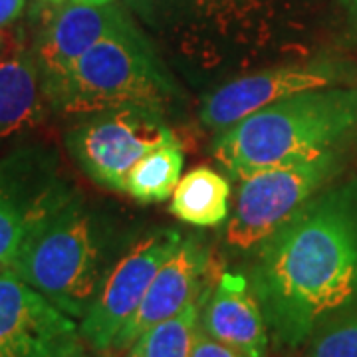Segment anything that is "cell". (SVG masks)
I'll return each instance as SVG.
<instances>
[{
    "instance_id": "obj_13",
    "label": "cell",
    "mask_w": 357,
    "mask_h": 357,
    "mask_svg": "<svg viewBox=\"0 0 357 357\" xmlns=\"http://www.w3.org/2000/svg\"><path fill=\"white\" fill-rule=\"evenodd\" d=\"M201 328L246 357H268L270 328L250 278L220 272L201 310Z\"/></svg>"
},
{
    "instance_id": "obj_19",
    "label": "cell",
    "mask_w": 357,
    "mask_h": 357,
    "mask_svg": "<svg viewBox=\"0 0 357 357\" xmlns=\"http://www.w3.org/2000/svg\"><path fill=\"white\" fill-rule=\"evenodd\" d=\"M30 234L24 211L0 191V268H10Z\"/></svg>"
},
{
    "instance_id": "obj_3",
    "label": "cell",
    "mask_w": 357,
    "mask_h": 357,
    "mask_svg": "<svg viewBox=\"0 0 357 357\" xmlns=\"http://www.w3.org/2000/svg\"><path fill=\"white\" fill-rule=\"evenodd\" d=\"M109 268L98 218L74 197L28 234L10 270L68 316L82 319Z\"/></svg>"
},
{
    "instance_id": "obj_16",
    "label": "cell",
    "mask_w": 357,
    "mask_h": 357,
    "mask_svg": "<svg viewBox=\"0 0 357 357\" xmlns=\"http://www.w3.org/2000/svg\"><path fill=\"white\" fill-rule=\"evenodd\" d=\"M213 284L181 314L145 330L128 349V357H191L201 310Z\"/></svg>"
},
{
    "instance_id": "obj_11",
    "label": "cell",
    "mask_w": 357,
    "mask_h": 357,
    "mask_svg": "<svg viewBox=\"0 0 357 357\" xmlns=\"http://www.w3.org/2000/svg\"><path fill=\"white\" fill-rule=\"evenodd\" d=\"M342 68L330 62H306L268 68L236 77L215 89L203 103L201 119L206 128L225 131L258 109L302 91L332 88L342 79Z\"/></svg>"
},
{
    "instance_id": "obj_12",
    "label": "cell",
    "mask_w": 357,
    "mask_h": 357,
    "mask_svg": "<svg viewBox=\"0 0 357 357\" xmlns=\"http://www.w3.org/2000/svg\"><path fill=\"white\" fill-rule=\"evenodd\" d=\"M211 250L197 238L181 241L177 250L157 270L137 312L129 318L112 351H128L141 333L181 314L208 288Z\"/></svg>"
},
{
    "instance_id": "obj_27",
    "label": "cell",
    "mask_w": 357,
    "mask_h": 357,
    "mask_svg": "<svg viewBox=\"0 0 357 357\" xmlns=\"http://www.w3.org/2000/svg\"><path fill=\"white\" fill-rule=\"evenodd\" d=\"M354 6H356V13H357V0H354Z\"/></svg>"
},
{
    "instance_id": "obj_23",
    "label": "cell",
    "mask_w": 357,
    "mask_h": 357,
    "mask_svg": "<svg viewBox=\"0 0 357 357\" xmlns=\"http://www.w3.org/2000/svg\"><path fill=\"white\" fill-rule=\"evenodd\" d=\"M14 36H16V34H13L8 28H6V30H0V58L4 56V52L8 50V46L13 44Z\"/></svg>"
},
{
    "instance_id": "obj_1",
    "label": "cell",
    "mask_w": 357,
    "mask_h": 357,
    "mask_svg": "<svg viewBox=\"0 0 357 357\" xmlns=\"http://www.w3.org/2000/svg\"><path fill=\"white\" fill-rule=\"evenodd\" d=\"M250 284L278 344L298 347L357 302V181L307 201L256 248Z\"/></svg>"
},
{
    "instance_id": "obj_8",
    "label": "cell",
    "mask_w": 357,
    "mask_h": 357,
    "mask_svg": "<svg viewBox=\"0 0 357 357\" xmlns=\"http://www.w3.org/2000/svg\"><path fill=\"white\" fill-rule=\"evenodd\" d=\"M304 0H181L175 30L192 52L264 48L290 28Z\"/></svg>"
},
{
    "instance_id": "obj_6",
    "label": "cell",
    "mask_w": 357,
    "mask_h": 357,
    "mask_svg": "<svg viewBox=\"0 0 357 357\" xmlns=\"http://www.w3.org/2000/svg\"><path fill=\"white\" fill-rule=\"evenodd\" d=\"M342 169V151L260 169L238 178L236 206L227 225V244L255 250L316 197Z\"/></svg>"
},
{
    "instance_id": "obj_20",
    "label": "cell",
    "mask_w": 357,
    "mask_h": 357,
    "mask_svg": "<svg viewBox=\"0 0 357 357\" xmlns=\"http://www.w3.org/2000/svg\"><path fill=\"white\" fill-rule=\"evenodd\" d=\"M131 6L157 28L175 26L181 0H129Z\"/></svg>"
},
{
    "instance_id": "obj_22",
    "label": "cell",
    "mask_w": 357,
    "mask_h": 357,
    "mask_svg": "<svg viewBox=\"0 0 357 357\" xmlns=\"http://www.w3.org/2000/svg\"><path fill=\"white\" fill-rule=\"evenodd\" d=\"M26 0H0V30L14 24L24 10Z\"/></svg>"
},
{
    "instance_id": "obj_9",
    "label": "cell",
    "mask_w": 357,
    "mask_h": 357,
    "mask_svg": "<svg viewBox=\"0 0 357 357\" xmlns=\"http://www.w3.org/2000/svg\"><path fill=\"white\" fill-rule=\"evenodd\" d=\"M79 326L10 268L0 270V357H77Z\"/></svg>"
},
{
    "instance_id": "obj_18",
    "label": "cell",
    "mask_w": 357,
    "mask_h": 357,
    "mask_svg": "<svg viewBox=\"0 0 357 357\" xmlns=\"http://www.w3.org/2000/svg\"><path fill=\"white\" fill-rule=\"evenodd\" d=\"M306 357H357V302L333 314L312 333Z\"/></svg>"
},
{
    "instance_id": "obj_17",
    "label": "cell",
    "mask_w": 357,
    "mask_h": 357,
    "mask_svg": "<svg viewBox=\"0 0 357 357\" xmlns=\"http://www.w3.org/2000/svg\"><path fill=\"white\" fill-rule=\"evenodd\" d=\"M185 155L178 141L153 149L129 171L126 192L139 203H161L177 189Z\"/></svg>"
},
{
    "instance_id": "obj_10",
    "label": "cell",
    "mask_w": 357,
    "mask_h": 357,
    "mask_svg": "<svg viewBox=\"0 0 357 357\" xmlns=\"http://www.w3.org/2000/svg\"><path fill=\"white\" fill-rule=\"evenodd\" d=\"M131 20L119 6L112 4H60L46 20L34 42L42 91L54 102L72 68L86 52L107 34L128 26Z\"/></svg>"
},
{
    "instance_id": "obj_5",
    "label": "cell",
    "mask_w": 357,
    "mask_h": 357,
    "mask_svg": "<svg viewBox=\"0 0 357 357\" xmlns=\"http://www.w3.org/2000/svg\"><path fill=\"white\" fill-rule=\"evenodd\" d=\"M175 141L161 107L128 103L82 115L66 133V147L93 183L126 192L128 175L153 149Z\"/></svg>"
},
{
    "instance_id": "obj_14",
    "label": "cell",
    "mask_w": 357,
    "mask_h": 357,
    "mask_svg": "<svg viewBox=\"0 0 357 357\" xmlns=\"http://www.w3.org/2000/svg\"><path fill=\"white\" fill-rule=\"evenodd\" d=\"M42 100L46 98L34 52L14 36L0 58V141L38 126Z\"/></svg>"
},
{
    "instance_id": "obj_15",
    "label": "cell",
    "mask_w": 357,
    "mask_h": 357,
    "mask_svg": "<svg viewBox=\"0 0 357 357\" xmlns=\"http://www.w3.org/2000/svg\"><path fill=\"white\" fill-rule=\"evenodd\" d=\"M229 181L211 167H197L181 177L169 213L192 227H217L229 218Z\"/></svg>"
},
{
    "instance_id": "obj_7",
    "label": "cell",
    "mask_w": 357,
    "mask_h": 357,
    "mask_svg": "<svg viewBox=\"0 0 357 357\" xmlns=\"http://www.w3.org/2000/svg\"><path fill=\"white\" fill-rule=\"evenodd\" d=\"M181 241L177 230H155L107 270L86 316L79 319L82 340L91 351H112L119 332L143 302L157 270L177 250Z\"/></svg>"
},
{
    "instance_id": "obj_26",
    "label": "cell",
    "mask_w": 357,
    "mask_h": 357,
    "mask_svg": "<svg viewBox=\"0 0 357 357\" xmlns=\"http://www.w3.org/2000/svg\"><path fill=\"white\" fill-rule=\"evenodd\" d=\"M77 357H89L88 354H86V351H84V354H82V356H77Z\"/></svg>"
},
{
    "instance_id": "obj_28",
    "label": "cell",
    "mask_w": 357,
    "mask_h": 357,
    "mask_svg": "<svg viewBox=\"0 0 357 357\" xmlns=\"http://www.w3.org/2000/svg\"><path fill=\"white\" fill-rule=\"evenodd\" d=\"M0 270H2V268H0Z\"/></svg>"
},
{
    "instance_id": "obj_24",
    "label": "cell",
    "mask_w": 357,
    "mask_h": 357,
    "mask_svg": "<svg viewBox=\"0 0 357 357\" xmlns=\"http://www.w3.org/2000/svg\"><path fill=\"white\" fill-rule=\"evenodd\" d=\"M72 2H79V4H93V6H98V4H112L115 0H72Z\"/></svg>"
},
{
    "instance_id": "obj_25",
    "label": "cell",
    "mask_w": 357,
    "mask_h": 357,
    "mask_svg": "<svg viewBox=\"0 0 357 357\" xmlns=\"http://www.w3.org/2000/svg\"><path fill=\"white\" fill-rule=\"evenodd\" d=\"M44 2H52V4H62L64 0H44Z\"/></svg>"
},
{
    "instance_id": "obj_21",
    "label": "cell",
    "mask_w": 357,
    "mask_h": 357,
    "mask_svg": "<svg viewBox=\"0 0 357 357\" xmlns=\"http://www.w3.org/2000/svg\"><path fill=\"white\" fill-rule=\"evenodd\" d=\"M191 357H246L241 351L232 349L229 345H225L222 342H218L215 337H211L208 333L204 332L203 328L199 326L197 335H195V344H192Z\"/></svg>"
},
{
    "instance_id": "obj_4",
    "label": "cell",
    "mask_w": 357,
    "mask_h": 357,
    "mask_svg": "<svg viewBox=\"0 0 357 357\" xmlns=\"http://www.w3.org/2000/svg\"><path fill=\"white\" fill-rule=\"evenodd\" d=\"M173 91L159 56L129 22L77 60L52 107L64 115L93 114L128 103L161 107Z\"/></svg>"
},
{
    "instance_id": "obj_2",
    "label": "cell",
    "mask_w": 357,
    "mask_h": 357,
    "mask_svg": "<svg viewBox=\"0 0 357 357\" xmlns=\"http://www.w3.org/2000/svg\"><path fill=\"white\" fill-rule=\"evenodd\" d=\"M357 137V88H319L266 105L225 129L215 157L232 177L342 151Z\"/></svg>"
}]
</instances>
